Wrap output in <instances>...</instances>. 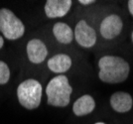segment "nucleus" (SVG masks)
I'll list each match as a JSON object with an SVG mask.
<instances>
[{
    "label": "nucleus",
    "mask_w": 133,
    "mask_h": 124,
    "mask_svg": "<svg viewBox=\"0 0 133 124\" xmlns=\"http://www.w3.org/2000/svg\"><path fill=\"white\" fill-rule=\"evenodd\" d=\"M99 79L106 84L123 82L128 78L130 67L124 59L115 56L102 57L98 62Z\"/></svg>",
    "instance_id": "1"
},
{
    "label": "nucleus",
    "mask_w": 133,
    "mask_h": 124,
    "mask_svg": "<svg viewBox=\"0 0 133 124\" xmlns=\"http://www.w3.org/2000/svg\"><path fill=\"white\" fill-rule=\"evenodd\" d=\"M72 92V88L68 78L64 74H59L51 79L46 87L48 104L55 107L68 106Z\"/></svg>",
    "instance_id": "2"
},
{
    "label": "nucleus",
    "mask_w": 133,
    "mask_h": 124,
    "mask_svg": "<svg viewBox=\"0 0 133 124\" xmlns=\"http://www.w3.org/2000/svg\"><path fill=\"white\" fill-rule=\"evenodd\" d=\"M17 96L20 104L26 109H35L40 105L42 98V85L36 79H27L17 88Z\"/></svg>",
    "instance_id": "3"
},
{
    "label": "nucleus",
    "mask_w": 133,
    "mask_h": 124,
    "mask_svg": "<svg viewBox=\"0 0 133 124\" xmlns=\"http://www.w3.org/2000/svg\"><path fill=\"white\" fill-rule=\"evenodd\" d=\"M0 32L8 40H17L25 33L22 21L9 9H0Z\"/></svg>",
    "instance_id": "4"
},
{
    "label": "nucleus",
    "mask_w": 133,
    "mask_h": 124,
    "mask_svg": "<svg viewBox=\"0 0 133 124\" xmlns=\"http://www.w3.org/2000/svg\"><path fill=\"white\" fill-rule=\"evenodd\" d=\"M76 41L83 48H91L96 43V33L92 27L89 26L84 20H81L75 29Z\"/></svg>",
    "instance_id": "5"
},
{
    "label": "nucleus",
    "mask_w": 133,
    "mask_h": 124,
    "mask_svg": "<svg viewBox=\"0 0 133 124\" xmlns=\"http://www.w3.org/2000/svg\"><path fill=\"white\" fill-rule=\"evenodd\" d=\"M123 22L116 14H111L105 17L100 24V34L107 40L114 39L121 33Z\"/></svg>",
    "instance_id": "6"
},
{
    "label": "nucleus",
    "mask_w": 133,
    "mask_h": 124,
    "mask_svg": "<svg viewBox=\"0 0 133 124\" xmlns=\"http://www.w3.org/2000/svg\"><path fill=\"white\" fill-rule=\"evenodd\" d=\"M72 0H48L45 4V13L48 18L64 17L72 7Z\"/></svg>",
    "instance_id": "7"
},
{
    "label": "nucleus",
    "mask_w": 133,
    "mask_h": 124,
    "mask_svg": "<svg viewBox=\"0 0 133 124\" xmlns=\"http://www.w3.org/2000/svg\"><path fill=\"white\" fill-rule=\"evenodd\" d=\"M27 55L29 61L33 64L44 62L48 55V50L44 43L39 39H33L27 44Z\"/></svg>",
    "instance_id": "8"
},
{
    "label": "nucleus",
    "mask_w": 133,
    "mask_h": 124,
    "mask_svg": "<svg viewBox=\"0 0 133 124\" xmlns=\"http://www.w3.org/2000/svg\"><path fill=\"white\" fill-rule=\"evenodd\" d=\"M110 105L112 109L115 110L116 112H128L132 108V97L127 92H123V91L114 92L110 97Z\"/></svg>",
    "instance_id": "9"
},
{
    "label": "nucleus",
    "mask_w": 133,
    "mask_h": 124,
    "mask_svg": "<svg viewBox=\"0 0 133 124\" xmlns=\"http://www.w3.org/2000/svg\"><path fill=\"white\" fill-rule=\"evenodd\" d=\"M72 67V59L66 54H58L48 61V68L53 73H64Z\"/></svg>",
    "instance_id": "10"
},
{
    "label": "nucleus",
    "mask_w": 133,
    "mask_h": 124,
    "mask_svg": "<svg viewBox=\"0 0 133 124\" xmlns=\"http://www.w3.org/2000/svg\"><path fill=\"white\" fill-rule=\"evenodd\" d=\"M95 107V102L92 96L85 94L78 98L74 105H72V111L77 116H84L94 111Z\"/></svg>",
    "instance_id": "11"
},
{
    "label": "nucleus",
    "mask_w": 133,
    "mask_h": 124,
    "mask_svg": "<svg viewBox=\"0 0 133 124\" xmlns=\"http://www.w3.org/2000/svg\"><path fill=\"white\" fill-rule=\"evenodd\" d=\"M54 36L59 43L62 44H70L74 40V32L71 27L64 22L56 23L53 27Z\"/></svg>",
    "instance_id": "12"
},
{
    "label": "nucleus",
    "mask_w": 133,
    "mask_h": 124,
    "mask_svg": "<svg viewBox=\"0 0 133 124\" xmlns=\"http://www.w3.org/2000/svg\"><path fill=\"white\" fill-rule=\"evenodd\" d=\"M10 79V70L7 64L0 61V85H5Z\"/></svg>",
    "instance_id": "13"
},
{
    "label": "nucleus",
    "mask_w": 133,
    "mask_h": 124,
    "mask_svg": "<svg viewBox=\"0 0 133 124\" xmlns=\"http://www.w3.org/2000/svg\"><path fill=\"white\" fill-rule=\"evenodd\" d=\"M95 1L94 0H79L78 3L83 4V5H89V4H92Z\"/></svg>",
    "instance_id": "14"
},
{
    "label": "nucleus",
    "mask_w": 133,
    "mask_h": 124,
    "mask_svg": "<svg viewBox=\"0 0 133 124\" xmlns=\"http://www.w3.org/2000/svg\"><path fill=\"white\" fill-rule=\"evenodd\" d=\"M128 9H129V12L130 14L133 16V0H130L128 1Z\"/></svg>",
    "instance_id": "15"
},
{
    "label": "nucleus",
    "mask_w": 133,
    "mask_h": 124,
    "mask_svg": "<svg viewBox=\"0 0 133 124\" xmlns=\"http://www.w3.org/2000/svg\"><path fill=\"white\" fill-rule=\"evenodd\" d=\"M3 45H4V41H3V38H2V36L0 35V49L3 47Z\"/></svg>",
    "instance_id": "16"
},
{
    "label": "nucleus",
    "mask_w": 133,
    "mask_h": 124,
    "mask_svg": "<svg viewBox=\"0 0 133 124\" xmlns=\"http://www.w3.org/2000/svg\"><path fill=\"white\" fill-rule=\"evenodd\" d=\"M94 124H105V123H103V122H97V123H94Z\"/></svg>",
    "instance_id": "17"
},
{
    "label": "nucleus",
    "mask_w": 133,
    "mask_h": 124,
    "mask_svg": "<svg viewBox=\"0 0 133 124\" xmlns=\"http://www.w3.org/2000/svg\"><path fill=\"white\" fill-rule=\"evenodd\" d=\"M131 38H132V43H133V32H132V34H131Z\"/></svg>",
    "instance_id": "18"
}]
</instances>
